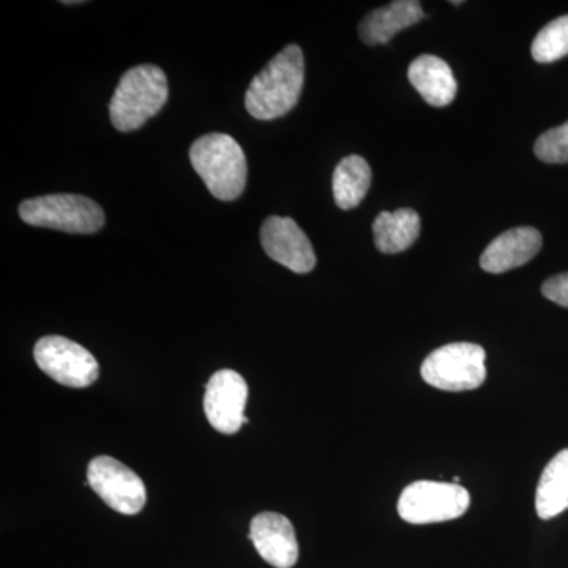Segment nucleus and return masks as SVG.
<instances>
[{"label": "nucleus", "mask_w": 568, "mask_h": 568, "mask_svg": "<svg viewBox=\"0 0 568 568\" xmlns=\"http://www.w3.org/2000/svg\"><path fill=\"white\" fill-rule=\"evenodd\" d=\"M304 81V52L290 44L253 78L245 93L246 111L260 121L283 118L301 99Z\"/></svg>", "instance_id": "1"}, {"label": "nucleus", "mask_w": 568, "mask_h": 568, "mask_svg": "<svg viewBox=\"0 0 568 568\" xmlns=\"http://www.w3.org/2000/svg\"><path fill=\"white\" fill-rule=\"evenodd\" d=\"M190 162L216 200L234 201L244 193L246 156L230 134L211 133L194 141Z\"/></svg>", "instance_id": "2"}, {"label": "nucleus", "mask_w": 568, "mask_h": 568, "mask_svg": "<svg viewBox=\"0 0 568 568\" xmlns=\"http://www.w3.org/2000/svg\"><path fill=\"white\" fill-rule=\"evenodd\" d=\"M168 78L160 67L138 65L119 81L110 103L112 125L119 132L141 129L168 102Z\"/></svg>", "instance_id": "3"}, {"label": "nucleus", "mask_w": 568, "mask_h": 568, "mask_svg": "<svg viewBox=\"0 0 568 568\" xmlns=\"http://www.w3.org/2000/svg\"><path fill=\"white\" fill-rule=\"evenodd\" d=\"M22 222L70 234H93L104 224L103 209L81 194H47L20 205Z\"/></svg>", "instance_id": "4"}, {"label": "nucleus", "mask_w": 568, "mask_h": 568, "mask_svg": "<svg viewBox=\"0 0 568 568\" xmlns=\"http://www.w3.org/2000/svg\"><path fill=\"white\" fill-rule=\"evenodd\" d=\"M420 373L426 384L439 390H476L487 379V353L476 343H452L433 351Z\"/></svg>", "instance_id": "5"}, {"label": "nucleus", "mask_w": 568, "mask_h": 568, "mask_svg": "<svg viewBox=\"0 0 568 568\" xmlns=\"http://www.w3.org/2000/svg\"><path fill=\"white\" fill-rule=\"evenodd\" d=\"M469 506V491L462 485L418 480L399 496L398 514L410 525H433L463 517Z\"/></svg>", "instance_id": "6"}, {"label": "nucleus", "mask_w": 568, "mask_h": 568, "mask_svg": "<svg viewBox=\"0 0 568 568\" xmlns=\"http://www.w3.org/2000/svg\"><path fill=\"white\" fill-rule=\"evenodd\" d=\"M37 365L44 375L65 387L92 386L100 375L97 358L85 347L65 336H43L33 349Z\"/></svg>", "instance_id": "7"}, {"label": "nucleus", "mask_w": 568, "mask_h": 568, "mask_svg": "<svg viewBox=\"0 0 568 568\" xmlns=\"http://www.w3.org/2000/svg\"><path fill=\"white\" fill-rule=\"evenodd\" d=\"M88 485L106 506L122 515L140 514L148 503L144 481L115 458H93L88 467Z\"/></svg>", "instance_id": "8"}, {"label": "nucleus", "mask_w": 568, "mask_h": 568, "mask_svg": "<svg viewBox=\"0 0 568 568\" xmlns=\"http://www.w3.org/2000/svg\"><path fill=\"white\" fill-rule=\"evenodd\" d=\"M246 399L248 386L244 377L234 369H220L205 387L204 410L209 424L223 435H235L242 425L248 424Z\"/></svg>", "instance_id": "9"}, {"label": "nucleus", "mask_w": 568, "mask_h": 568, "mask_svg": "<svg viewBox=\"0 0 568 568\" xmlns=\"http://www.w3.org/2000/svg\"><path fill=\"white\" fill-rule=\"evenodd\" d=\"M261 242L268 257L295 274H308L315 268L312 242L293 219L268 216L261 227Z\"/></svg>", "instance_id": "10"}, {"label": "nucleus", "mask_w": 568, "mask_h": 568, "mask_svg": "<svg viewBox=\"0 0 568 568\" xmlns=\"http://www.w3.org/2000/svg\"><path fill=\"white\" fill-rule=\"evenodd\" d=\"M250 540L265 562L275 568H293L298 560V541L293 523L284 515L264 511L250 525Z\"/></svg>", "instance_id": "11"}, {"label": "nucleus", "mask_w": 568, "mask_h": 568, "mask_svg": "<svg viewBox=\"0 0 568 568\" xmlns=\"http://www.w3.org/2000/svg\"><path fill=\"white\" fill-rule=\"evenodd\" d=\"M541 250V234L536 227L521 226L497 235L485 248L480 267L488 274H506L521 267L537 256Z\"/></svg>", "instance_id": "12"}, {"label": "nucleus", "mask_w": 568, "mask_h": 568, "mask_svg": "<svg viewBox=\"0 0 568 568\" xmlns=\"http://www.w3.org/2000/svg\"><path fill=\"white\" fill-rule=\"evenodd\" d=\"M407 78L422 99L432 106H448L457 97L458 84L454 71L436 55H418L407 70Z\"/></svg>", "instance_id": "13"}, {"label": "nucleus", "mask_w": 568, "mask_h": 568, "mask_svg": "<svg viewBox=\"0 0 568 568\" xmlns=\"http://www.w3.org/2000/svg\"><path fill=\"white\" fill-rule=\"evenodd\" d=\"M422 3L417 0H395L366 14L358 26V36L366 44H386L403 29L424 20Z\"/></svg>", "instance_id": "14"}, {"label": "nucleus", "mask_w": 568, "mask_h": 568, "mask_svg": "<svg viewBox=\"0 0 568 568\" xmlns=\"http://www.w3.org/2000/svg\"><path fill=\"white\" fill-rule=\"evenodd\" d=\"M420 234V216L413 209L381 212L373 223V237L381 253L395 254L413 246Z\"/></svg>", "instance_id": "15"}, {"label": "nucleus", "mask_w": 568, "mask_h": 568, "mask_svg": "<svg viewBox=\"0 0 568 568\" xmlns=\"http://www.w3.org/2000/svg\"><path fill=\"white\" fill-rule=\"evenodd\" d=\"M536 510L541 519L556 518L568 510V448L560 450L541 473Z\"/></svg>", "instance_id": "16"}, {"label": "nucleus", "mask_w": 568, "mask_h": 568, "mask_svg": "<svg viewBox=\"0 0 568 568\" xmlns=\"http://www.w3.org/2000/svg\"><path fill=\"white\" fill-rule=\"evenodd\" d=\"M372 168L365 159L349 155L335 168L332 189L335 203L342 211H351L364 201L372 186Z\"/></svg>", "instance_id": "17"}, {"label": "nucleus", "mask_w": 568, "mask_h": 568, "mask_svg": "<svg viewBox=\"0 0 568 568\" xmlns=\"http://www.w3.org/2000/svg\"><path fill=\"white\" fill-rule=\"evenodd\" d=\"M530 52H532L534 61L540 63H551L566 58L568 54V14L545 26L534 39Z\"/></svg>", "instance_id": "18"}, {"label": "nucleus", "mask_w": 568, "mask_h": 568, "mask_svg": "<svg viewBox=\"0 0 568 568\" xmlns=\"http://www.w3.org/2000/svg\"><path fill=\"white\" fill-rule=\"evenodd\" d=\"M534 152L545 163H568V122L541 134Z\"/></svg>", "instance_id": "19"}, {"label": "nucleus", "mask_w": 568, "mask_h": 568, "mask_svg": "<svg viewBox=\"0 0 568 568\" xmlns=\"http://www.w3.org/2000/svg\"><path fill=\"white\" fill-rule=\"evenodd\" d=\"M541 294L548 301L568 308V274L551 276V278L547 280L544 286H541Z\"/></svg>", "instance_id": "20"}]
</instances>
